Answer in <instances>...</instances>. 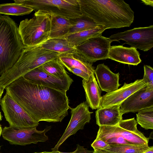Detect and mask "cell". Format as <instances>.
<instances>
[{"label": "cell", "instance_id": "cell-1", "mask_svg": "<svg viewBox=\"0 0 153 153\" xmlns=\"http://www.w3.org/2000/svg\"><path fill=\"white\" fill-rule=\"evenodd\" d=\"M5 89L7 94L38 122H61L68 115L70 106L66 91L36 84L23 76Z\"/></svg>", "mask_w": 153, "mask_h": 153}, {"label": "cell", "instance_id": "cell-2", "mask_svg": "<svg viewBox=\"0 0 153 153\" xmlns=\"http://www.w3.org/2000/svg\"><path fill=\"white\" fill-rule=\"evenodd\" d=\"M82 15L107 29L129 27L134 12L123 0H78Z\"/></svg>", "mask_w": 153, "mask_h": 153}, {"label": "cell", "instance_id": "cell-3", "mask_svg": "<svg viewBox=\"0 0 153 153\" xmlns=\"http://www.w3.org/2000/svg\"><path fill=\"white\" fill-rule=\"evenodd\" d=\"M24 47L15 22L0 15V76L15 64Z\"/></svg>", "mask_w": 153, "mask_h": 153}, {"label": "cell", "instance_id": "cell-4", "mask_svg": "<svg viewBox=\"0 0 153 153\" xmlns=\"http://www.w3.org/2000/svg\"><path fill=\"white\" fill-rule=\"evenodd\" d=\"M60 54L38 46L25 47L15 64L0 76V86L5 89L16 79L45 63L58 58Z\"/></svg>", "mask_w": 153, "mask_h": 153}, {"label": "cell", "instance_id": "cell-5", "mask_svg": "<svg viewBox=\"0 0 153 153\" xmlns=\"http://www.w3.org/2000/svg\"><path fill=\"white\" fill-rule=\"evenodd\" d=\"M134 118L122 120L115 126H99L96 138L109 146L148 145L149 139L137 129Z\"/></svg>", "mask_w": 153, "mask_h": 153}, {"label": "cell", "instance_id": "cell-6", "mask_svg": "<svg viewBox=\"0 0 153 153\" xmlns=\"http://www.w3.org/2000/svg\"><path fill=\"white\" fill-rule=\"evenodd\" d=\"M50 25L51 15L39 10L33 18L21 21L18 30L25 47L38 46L49 39Z\"/></svg>", "mask_w": 153, "mask_h": 153}, {"label": "cell", "instance_id": "cell-7", "mask_svg": "<svg viewBox=\"0 0 153 153\" xmlns=\"http://www.w3.org/2000/svg\"><path fill=\"white\" fill-rule=\"evenodd\" d=\"M14 3L53 15L73 19L81 13L78 0H15Z\"/></svg>", "mask_w": 153, "mask_h": 153}, {"label": "cell", "instance_id": "cell-8", "mask_svg": "<svg viewBox=\"0 0 153 153\" xmlns=\"http://www.w3.org/2000/svg\"><path fill=\"white\" fill-rule=\"evenodd\" d=\"M0 105L10 126L17 128L36 127L39 124L10 96L5 94Z\"/></svg>", "mask_w": 153, "mask_h": 153}, {"label": "cell", "instance_id": "cell-9", "mask_svg": "<svg viewBox=\"0 0 153 153\" xmlns=\"http://www.w3.org/2000/svg\"><path fill=\"white\" fill-rule=\"evenodd\" d=\"M111 42L122 40L131 47L147 51L153 47V25L135 27L113 34L108 38Z\"/></svg>", "mask_w": 153, "mask_h": 153}, {"label": "cell", "instance_id": "cell-10", "mask_svg": "<svg viewBox=\"0 0 153 153\" xmlns=\"http://www.w3.org/2000/svg\"><path fill=\"white\" fill-rule=\"evenodd\" d=\"M51 128V126H47L44 130L39 131L36 127L17 128L10 126L5 127L1 135L11 144L25 146L47 141L48 138L45 134Z\"/></svg>", "mask_w": 153, "mask_h": 153}, {"label": "cell", "instance_id": "cell-11", "mask_svg": "<svg viewBox=\"0 0 153 153\" xmlns=\"http://www.w3.org/2000/svg\"><path fill=\"white\" fill-rule=\"evenodd\" d=\"M111 42L102 35L92 38L75 47L76 51L88 62L108 59Z\"/></svg>", "mask_w": 153, "mask_h": 153}, {"label": "cell", "instance_id": "cell-12", "mask_svg": "<svg viewBox=\"0 0 153 153\" xmlns=\"http://www.w3.org/2000/svg\"><path fill=\"white\" fill-rule=\"evenodd\" d=\"M71 117L64 133L57 144L51 149L52 151H58L60 146L70 136L75 134L79 130L83 129L85 125L89 123L91 119V114L89 106L86 102H84L75 108L69 107Z\"/></svg>", "mask_w": 153, "mask_h": 153}, {"label": "cell", "instance_id": "cell-13", "mask_svg": "<svg viewBox=\"0 0 153 153\" xmlns=\"http://www.w3.org/2000/svg\"><path fill=\"white\" fill-rule=\"evenodd\" d=\"M146 85L143 79L127 84L124 82L119 89L107 93L101 97L99 108L116 105H120L135 92Z\"/></svg>", "mask_w": 153, "mask_h": 153}, {"label": "cell", "instance_id": "cell-14", "mask_svg": "<svg viewBox=\"0 0 153 153\" xmlns=\"http://www.w3.org/2000/svg\"><path fill=\"white\" fill-rule=\"evenodd\" d=\"M23 76L36 84L66 92L73 82L71 77L64 79H58L45 72L39 67L29 71Z\"/></svg>", "mask_w": 153, "mask_h": 153}, {"label": "cell", "instance_id": "cell-15", "mask_svg": "<svg viewBox=\"0 0 153 153\" xmlns=\"http://www.w3.org/2000/svg\"><path fill=\"white\" fill-rule=\"evenodd\" d=\"M153 106V88L146 85L135 92L120 105L122 114L136 112Z\"/></svg>", "mask_w": 153, "mask_h": 153}, {"label": "cell", "instance_id": "cell-16", "mask_svg": "<svg viewBox=\"0 0 153 153\" xmlns=\"http://www.w3.org/2000/svg\"><path fill=\"white\" fill-rule=\"evenodd\" d=\"M94 73L101 91L111 92L117 90L121 85L119 83V73H114L104 63L97 65Z\"/></svg>", "mask_w": 153, "mask_h": 153}, {"label": "cell", "instance_id": "cell-17", "mask_svg": "<svg viewBox=\"0 0 153 153\" xmlns=\"http://www.w3.org/2000/svg\"><path fill=\"white\" fill-rule=\"evenodd\" d=\"M108 59L121 63L134 65H137L142 61L140 54L137 49L122 45L111 46Z\"/></svg>", "mask_w": 153, "mask_h": 153}, {"label": "cell", "instance_id": "cell-18", "mask_svg": "<svg viewBox=\"0 0 153 153\" xmlns=\"http://www.w3.org/2000/svg\"><path fill=\"white\" fill-rule=\"evenodd\" d=\"M120 105L99 108L95 112L96 123L101 126H115L123 120Z\"/></svg>", "mask_w": 153, "mask_h": 153}, {"label": "cell", "instance_id": "cell-19", "mask_svg": "<svg viewBox=\"0 0 153 153\" xmlns=\"http://www.w3.org/2000/svg\"><path fill=\"white\" fill-rule=\"evenodd\" d=\"M58 59L64 67L68 69L75 68L80 69L90 75L94 74L93 63L88 62L76 51L60 54Z\"/></svg>", "mask_w": 153, "mask_h": 153}, {"label": "cell", "instance_id": "cell-20", "mask_svg": "<svg viewBox=\"0 0 153 153\" xmlns=\"http://www.w3.org/2000/svg\"><path fill=\"white\" fill-rule=\"evenodd\" d=\"M82 85L85 93L87 105L92 110L99 108L101 97V90L96 80L94 74L86 80L83 79Z\"/></svg>", "mask_w": 153, "mask_h": 153}, {"label": "cell", "instance_id": "cell-21", "mask_svg": "<svg viewBox=\"0 0 153 153\" xmlns=\"http://www.w3.org/2000/svg\"><path fill=\"white\" fill-rule=\"evenodd\" d=\"M72 26L70 19L51 16L49 39H65Z\"/></svg>", "mask_w": 153, "mask_h": 153}, {"label": "cell", "instance_id": "cell-22", "mask_svg": "<svg viewBox=\"0 0 153 153\" xmlns=\"http://www.w3.org/2000/svg\"><path fill=\"white\" fill-rule=\"evenodd\" d=\"M38 46L61 54L76 51L75 47L71 45L66 39H49Z\"/></svg>", "mask_w": 153, "mask_h": 153}, {"label": "cell", "instance_id": "cell-23", "mask_svg": "<svg viewBox=\"0 0 153 153\" xmlns=\"http://www.w3.org/2000/svg\"><path fill=\"white\" fill-rule=\"evenodd\" d=\"M106 29L104 26L98 25L92 29L69 35L65 39L71 45L75 47L92 38L102 35Z\"/></svg>", "mask_w": 153, "mask_h": 153}, {"label": "cell", "instance_id": "cell-24", "mask_svg": "<svg viewBox=\"0 0 153 153\" xmlns=\"http://www.w3.org/2000/svg\"><path fill=\"white\" fill-rule=\"evenodd\" d=\"M39 67L45 72L58 79H64L70 78L58 58L48 61Z\"/></svg>", "mask_w": 153, "mask_h": 153}, {"label": "cell", "instance_id": "cell-25", "mask_svg": "<svg viewBox=\"0 0 153 153\" xmlns=\"http://www.w3.org/2000/svg\"><path fill=\"white\" fill-rule=\"evenodd\" d=\"M70 20L72 26L70 30L68 35L92 29L98 25L91 19L83 15L79 17Z\"/></svg>", "mask_w": 153, "mask_h": 153}, {"label": "cell", "instance_id": "cell-26", "mask_svg": "<svg viewBox=\"0 0 153 153\" xmlns=\"http://www.w3.org/2000/svg\"><path fill=\"white\" fill-rule=\"evenodd\" d=\"M33 11L30 7L15 3L0 4V14L22 16L28 14Z\"/></svg>", "mask_w": 153, "mask_h": 153}, {"label": "cell", "instance_id": "cell-27", "mask_svg": "<svg viewBox=\"0 0 153 153\" xmlns=\"http://www.w3.org/2000/svg\"><path fill=\"white\" fill-rule=\"evenodd\" d=\"M137 123L145 129H153V106L143 109L136 114Z\"/></svg>", "mask_w": 153, "mask_h": 153}, {"label": "cell", "instance_id": "cell-28", "mask_svg": "<svg viewBox=\"0 0 153 153\" xmlns=\"http://www.w3.org/2000/svg\"><path fill=\"white\" fill-rule=\"evenodd\" d=\"M149 148L148 145H121L109 146L104 150L109 153H144Z\"/></svg>", "mask_w": 153, "mask_h": 153}, {"label": "cell", "instance_id": "cell-29", "mask_svg": "<svg viewBox=\"0 0 153 153\" xmlns=\"http://www.w3.org/2000/svg\"><path fill=\"white\" fill-rule=\"evenodd\" d=\"M144 74L142 79L148 87L153 88V69L149 65H144Z\"/></svg>", "mask_w": 153, "mask_h": 153}, {"label": "cell", "instance_id": "cell-30", "mask_svg": "<svg viewBox=\"0 0 153 153\" xmlns=\"http://www.w3.org/2000/svg\"><path fill=\"white\" fill-rule=\"evenodd\" d=\"M67 69L69 71L86 80H88L91 76L79 68H68Z\"/></svg>", "mask_w": 153, "mask_h": 153}, {"label": "cell", "instance_id": "cell-31", "mask_svg": "<svg viewBox=\"0 0 153 153\" xmlns=\"http://www.w3.org/2000/svg\"><path fill=\"white\" fill-rule=\"evenodd\" d=\"M94 151H91L84 148L79 144H77L76 150L74 152H63L57 151L51 152H44V153H94Z\"/></svg>", "mask_w": 153, "mask_h": 153}, {"label": "cell", "instance_id": "cell-32", "mask_svg": "<svg viewBox=\"0 0 153 153\" xmlns=\"http://www.w3.org/2000/svg\"><path fill=\"white\" fill-rule=\"evenodd\" d=\"M91 146L94 150L97 149H104L106 148L109 146V145L103 140L96 138L91 144Z\"/></svg>", "mask_w": 153, "mask_h": 153}, {"label": "cell", "instance_id": "cell-33", "mask_svg": "<svg viewBox=\"0 0 153 153\" xmlns=\"http://www.w3.org/2000/svg\"><path fill=\"white\" fill-rule=\"evenodd\" d=\"M141 1L146 5H149L152 7L153 6V0H141Z\"/></svg>", "mask_w": 153, "mask_h": 153}, {"label": "cell", "instance_id": "cell-34", "mask_svg": "<svg viewBox=\"0 0 153 153\" xmlns=\"http://www.w3.org/2000/svg\"><path fill=\"white\" fill-rule=\"evenodd\" d=\"M94 153H109L104 149H97L94 150Z\"/></svg>", "mask_w": 153, "mask_h": 153}, {"label": "cell", "instance_id": "cell-35", "mask_svg": "<svg viewBox=\"0 0 153 153\" xmlns=\"http://www.w3.org/2000/svg\"><path fill=\"white\" fill-rule=\"evenodd\" d=\"M144 153H153V146H149V149Z\"/></svg>", "mask_w": 153, "mask_h": 153}, {"label": "cell", "instance_id": "cell-36", "mask_svg": "<svg viewBox=\"0 0 153 153\" xmlns=\"http://www.w3.org/2000/svg\"><path fill=\"white\" fill-rule=\"evenodd\" d=\"M4 88L1 86H0V102L1 100V97L2 95V94L3 93L4 91ZM0 113H1V112L0 111Z\"/></svg>", "mask_w": 153, "mask_h": 153}, {"label": "cell", "instance_id": "cell-37", "mask_svg": "<svg viewBox=\"0 0 153 153\" xmlns=\"http://www.w3.org/2000/svg\"><path fill=\"white\" fill-rule=\"evenodd\" d=\"M2 131V129L1 126V124H0V137L1 135V134Z\"/></svg>", "mask_w": 153, "mask_h": 153}, {"label": "cell", "instance_id": "cell-38", "mask_svg": "<svg viewBox=\"0 0 153 153\" xmlns=\"http://www.w3.org/2000/svg\"><path fill=\"white\" fill-rule=\"evenodd\" d=\"M2 116L1 114V113H0V121L2 120Z\"/></svg>", "mask_w": 153, "mask_h": 153}, {"label": "cell", "instance_id": "cell-39", "mask_svg": "<svg viewBox=\"0 0 153 153\" xmlns=\"http://www.w3.org/2000/svg\"><path fill=\"white\" fill-rule=\"evenodd\" d=\"M44 153V152H40V153H37V152H35V153Z\"/></svg>", "mask_w": 153, "mask_h": 153}, {"label": "cell", "instance_id": "cell-40", "mask_svg": "<svg viewBox=\"0 0 153 153\" xmlns=\"http://www.w3.org/2000/svg\"><path fill=\"white\" fill-rule=\"evenodd\" d=\"M0 149H1V146H0ZM0 153H1L0 152Z\"/></svg>", "mask_w": 153, "mask_h": 153}]
</instances>
